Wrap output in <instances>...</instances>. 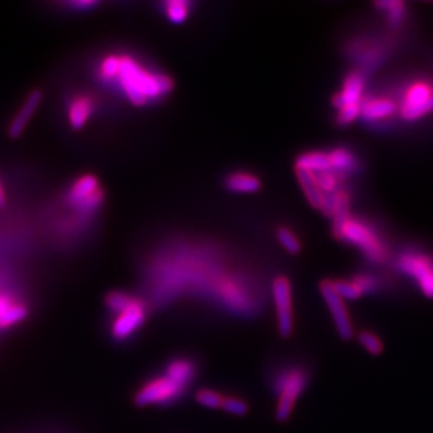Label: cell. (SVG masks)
I'll use <instances>...</instances> for the list:
<instances>
[{
  "instance_id": "1",
  "label": "cell",
  "mask_w": 433,
  "mask_h": 433,
  "mask_svg": "<svg viewBox=\"0 0 433 433\" xmlns=\"http://www.w3.org/2000/svg\"><path fill=\"white\" fill-rule=\"evenodd\" d=\"M101 81L116 87L122 97L135 107H146L166 98L174 88L173 79L153 70L129 53H108L97 66Z\"/></svg>"
},
{
  "instance_id": "2",
  "label": "cell",
  "mask_w": 433,
  "mask_h": 433,
  "mask_svg": "<svg viewBox=\"0 0 433 433\" xmlns=\"http://www.w3.org/2000/svg\"><path fill=\"white\" fill-rule=\"evenodd\" d=\"M267 380L277 399V421L286 422L312 382V371L300 361H281L268 371Z\"/></svg>"
},
{
  "instance_id": "3",
  "label": "cell",
  "mask_w": 433,
  "mask_h": 433,
  "mask_svg": "<svg viewBox=\"0 0 433 433\" xmlns=\"http://www.w3.org/2000/svg\"><path fill=\"white\" fill-rule=\"evenodd\" d=\"M333 232L338 240L358 248L365 258L375 265H382L390 258L387 241L380 234L379 229L366 219L349 212L333 220Z\"/></svg>"
},
{
  "instance_id": "4",
  "label": "cell",
  "mask_w": 433,
  "mask_h": 433,
  "mask_svg": "<svg viewBox=\"0 0 433 433\" xmlns=\"http://www.w3.org/2000/svg\"><path fill=\"white\" fill-rule=\"evenodd\" d=\"M105 307L111 316L109 337L119 344L135 337L147 319V303L140 296L128 292H109L105 298Z\"/></svg>"
},
{
  "instance_id": "5",
  "label": "cell",
  "mask_w": 433,
  "mask_h": 433,
  "mask_svg": "<svg viewBox=\"0 0 433 433\" xmlns=\"http://www.w3.org/2000/svg\"><path fill=\"white\" fill-rule=\"evenodd\" d=\"M403 122H418L433 114L432 79H413L394 97Z\"/></svg>"
},
{
  "instance_id": "6",
  "label": "cell",
  "mask_w": 433,
  "mask_h": 433,
  "mask_svg": "<svg viewBox=\"0 0 433 433\" xmlns=\"http://www.w3.org/2000/svg\"><path fill=\"white\" fill-rule=\"evenodd\" d=\"M366 95V74L359 70H351L333 97V107L337 111L335 122L340 126H348L359 118L361 105Z\"/></svg>"
},
{
  "instance_id": "7",
  "label": "cell",
  "mask_w": 433,
  "mask_h": 433,
  "mask_svg": "<svg viewBox=\"0 0 433 433\" xmlns=\"http://www.w3.org/2000/svg\"><path fill=\"white\" fill-rule=\"evenodd\" d=\"M187 393L188 389L160 372L140 385L135 393L133 403L138 407H166L177 404Z\"/></svg>"
},
{
  "instance_id": "8",
  "label": "cell",
  "mask_w": 433,
  "mask_h": 433,
  "mask_svg": "<svg viewBox=\"0 0 433 433\" xmlns=\"http://www.w3.org/2000/svg\"><path fill=\"white\" fill-rule=\"evenodd\" d=\"M394 264L399 272L414 281L415 286L425 298L433 299V257L431 254L417 248H407L397 255Z\"/></svg>"
},
{
  "instance_id": "9",
  "label": "cell",
  "mask_w": 433,
  "mask_h": 433,
  "mask_svg": "<svg viewBox=\"0 0 433 433\" xmlns=\"http://www.w3.org/2000/svg\"><path fill=\"white\" fill-rule=\"evenodd\" d=\"M105 198L104 188L97 175L86 173L79 175L70 184L65 201L69 206L79 211L80 213L90 215L95 213L102 205Z\"/></svg>"
},
{
  "instance_id": "10",
  "label": "cell",
  "mask_w": 433,
  "mask_h": 433,
  "mask_svg": "<svg viewBox=\"0 0 433 433\" xmlns=\"http://www.w3.org/2000/svg\"><path fill=\"white\" fill-rule=\"evenodd\" d=\"M393 41L383 38H357L348 45V53L358 65L359 72L366 74L378 69L390 55Z\"/></svg>"
},
{
  "instance_id": "11",
  "label": "cell",
  "mask_w": 433,
  "mask_h": 433,
  "mask_svg": "<svg viewBox=\"0 0 433 433\" xmlns=\"http://www.w3.org/2000/svg\"><path fill=\"white\" fill-rule=\"evenodd\" d=\"M271 298L277 313L278 333L282 338L288 340L295 331V312L292 285L286 277L279 275L272 281Z\"/></svg>"
},
{
  "instance_id": "12",
  "label": "cell",
  "mask_w": 433,
  "mask_h": 433,
  "mask_svg": "<svg viewBox=\"0 0 433 433\" xmlns=\"http://www.w3.org/2000/svg\"><path fill=\"white\" fill-rule=\"evenodd\" d=\"M320 293L328 307L334 326L341 340L351 341L355 337L354 321L351 319L349 310L347 307V302L335 292L333 286V281H321L320 282Z\"/></svg>"
},
{
  "instance_id": "13",
  "label": "cell",
  "mask_w": 433,
  "mask_h": 433,
  "mask_svg": "<svg viewBox=\"0 0 433 433\" xmlns=\"http://www.w3.org/2000/svg\"><path fill=\"white\" fill-rule=\"evenodd\" d=\"M399 116V107L397 101L390 94H366L362 105L359 118L362 122L369 125H387Z\"/></svg>"
},
{
  "instance_id": "14",
  "label": "cell",
  "mask_w": 433,
  "mask_h": 433,
  "mask_svg": "<svg viewBox=\"0 0 433 433\" xmlns=\"http://www.w3.org/2000/svg\"><path fill=\"white\" fill-rule=\"evenodd\" d=\"M97 100L87 93L73 95L66 104V121L73 131L83 129L95 114Z\"/></svg>"
},
{
  "instance_id": "15",
  "label": "cell",
  "mask_w": 433,
  "mask_h": 433,
  "mask_svg": "<svg viewBox=\"0 0 433 433\" xmlns=\"http://www.w3.org/2000/svg\"><path fill=\"white\" fill-rule=\"evenodd\" d=\"M166 376L189 390L199 375V362L188 355L168 359L161 371Z\"/></svg>"
},
{
  "instance_id": "16",
  "label": "cell",
  "mask_w": 433,
  "mask_h": 433,
  "mask_svg": "<svg viewBox=\"0 0 433 433\" xmlns=\"http://www.w3.org/2000/svg\"><path fill=\"white\" fill-rule=\"evenodd\" d=\"M42 97H44V93L39 88H34L27 94L20 109L17 111V114L10 121V125H8V136L10 138L21 136V133L28 126V122L31 121V118L34 116L36 109L39 108V105L42 102Z\"/></svg>"
},
{
  "instance_id": "17",
  "label": "cell",
  "mask_w": 433,
  "mask_h": 433,
  "mask_svg": "<svg viewBox=\"0 0 433 433\" xmlns=\"http://www.w3.org/2000/svg\"><path fill=\"white\" fill-rule=\"evenodd\" d=\"M225 187L233 194H255L261 189V180L247 171H233L225 178Z\"/></svg>"
},
{
  "instance_id": "18",
  "label": "cell",
  "mask_w": 433,
  "mask_h": 433,
  "mask_svg": "<svg viewBox=\"0 0 433 433\" xmlns=\"http://www.w3.org/2000/svg\"><path fill=\"white\" fill-rule=\"evenodd\" d=\"M375 6L383 14L390 29L397 31L404 25L408 15L407 4L404 1L385 0V1H378Z\"/></svg>"
},
{
  "instance_id": "19",
  "label": "cell",
  "mask_w": 433,
  "mask_h": 433,
  "mask_svg": "<svg viewBox=\"0 0 433 433\" xmlns=\"http://www.w3.org/2000/svg\"><path fill=\"white\" fill-rule=\"evenodd\" d=\"M166 18L173 24H182L191 14V3L187 0H168L163 3Z\"/></svg>"
},
{
  "instance_id": "20",
  "label": "cell",
  "mask_w": 433,
  "mask_h": 433,
  "mask_svg": "<svg viewBox=\"0 0 433 433\" xmlns=\"http://www.w3.org/2000/svg\"><path fill=\"white\" fill-rule=\"evenodd\" d=\"M361 289L362 295H376L383 291L385 282L373 272H359L351 278Z\"/></svg>"
},
{
  "instance_id": "21",
  "label": "cell",
  "mask_w": 433,
  "mask_h": 433,
  "mask_svg": "<svg viewBox=\"0 0 433 433\" xmlns=\"http://www.w3.org/2000/svg\"><path fill=\"white\" fill-rule=\"evenodd\" d=\"M357 338H358V342L361 344V347L368 354H371L373 357H379V355L383 354L385 344H383L382 338L376 333H373L371 330H362V331L358 333Z\"/></svg>"
},
{
  "instance_id": "22",
  "label": "cell",
  "mask_w": 433,
  "mask_h": 433,
  "mask_svg": "<svg viewBox=\"0 0 433 433\" xmlns=\"http://www.w3.org/2000/svg\"><path fill=\"white\" fill-rule=\"evenodd\" d=\"M225 394L213 389H201L195 394V400L201 407L208 410H220Z\"/></svg>"
},
{
  "instance_id": "23",
  "label": "cell",
  "mask_w": 433,
  "mask_h": 433,
  "mask_svg": "<svg viewBox=\"0 0 433 433\" xmlns=\"http://www.w3.org/2000/svg\"><path fill=\"white\" fill-rule=\"evenodd\" d=\"M333 286L335 292L345 300V302H355L364 298L361 289L355 285L352 279H337L333 281Z\"/></svg>"
},
{
  "instance_id": "24",
  "label": "cell",
  "mask_w": 433,
  "mask_h": 433,
  "mask_svg": "<svg viewBox=\"0 0 433 433\" xmlns=\"http://www.w3.org/2000/svg\"><path fill=\"white\" fill-rule=\"evenodd\" d=\"M277 239L279 241V244L285 248V251H288L289 254H298L302 250V244L298 239V236L295 234L293 230L288 229V227H279L277 232Z\"/></svg>"
},
{
  "instance_id": "25",
  "label": "cell",
  "mask_w": 433,
  "mask_h": 433,
  "mask_svg": "<svg viewBox=\"0 0 433 433\" xmlns=\"http://www.w3.org/2000/svg\"><path fill=\"white\" fill-rule=\"evenodd\" d=\"M225 413L236 415V417H246L248 414L250 406L246 400L236 397V396H225L223 403H222V408Z\"/></svg>"
},
{
  "instance_id": "26",
  "label": "cell",
  "mask_w": 433,
  "mask_h": 433,
  "mask_svg": "<svg viewBox=\"0 0 433 433\" xmlns=\"http://www.w3.org/2000/svg\"><path fill=\"white\" fill-rule=\"evenodd\" d=\"M98 3L97 1H91V0H87V1H81V0H77V1H70L69 6L72 8H91V7H95Z\"/></svg>"
},
{
  "instance_id": "27",
  "label": "cell",
  "mask_w": 433,
  "mask_h": 433,
  "mask_svg": "<svg viewBox=\"0 0 433 433\" xmlns=\"http://www.w3.org/2000/svg\"><path fill=\"white\" fill-rule=\"evenodd\" d=\"M6 204H7V194H6L4 184L1 181V178H0V208L6 206Z\"/></svg>"
}]
</instances>
